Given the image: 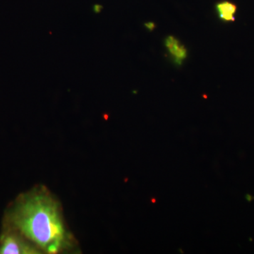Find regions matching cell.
Instances as JSON below:
<instances>
[{
	"label": "cell",
	"instance_id": "4",
	"mask_svg": "<svg viewBox=\"0 0 254 254\" xmlns=\"http://www.w3.org/2000/svg\"><path fill=\"white\" fill-rule=\"evenodd\" d=\"M165 43L167 49L170 52V54L176 59L177 62L181 63L182 60L187 58L186 48L182 46L180 42L177 41L176 38H174L173 36H168L165 39Z\"/></svg>",
	"mask_w": 254,
	"mask_h": 254
},
{
	"label": "cell",
	"instance_id": "2",
	"mask_svg": "<svg viewBox=\"0 0 254 254\" xmlns=\"http://www.w3.org/2000/svg\"><path fill=\"white\" fill-rule=\"evenodd\" d=\"M41 251L21 233L2 225L0 233V254H38Z\"/></svg>",
	"mask_w": 254,
	"mask_h": 254
},
{
	"label": "cell",
	"instance_id": "5",
	"mask_svg": "<svg viewBox=\"0 0 254 254\" xmlns=\"http://www.w3.org/2000/svg\"><path fill=\"white\" fill-rule=\"evenodd\" d=\"M93 11L96 14H99L101 12L102 9H103V6L100 4H95L93 7Z\"/></svg>",
	"mask_w": 254,
	"mask_h": 254
},
{
	"label": "cell",
	"instance_id": "1",
	"mask_svg": "<svg viewBox=\"0 0 254 254\" xmlns=\"http://www.w3.org/2000/svg\"><path fill=\"white\" fill-rule=\"evenodd\" d=\"M2 225L21 233L42 254L68 253L78 247L65 221L61 203L43 185L18 195L5 210Z\"/></svg>",
	"mask_w": 254,
	"mask_h": 254
},
{
	"label": "cell",
	"instance_id": "6",
	"mask_svg": "<svg viewBox=\"0 0 254 254\" xmlns=\"http://www.w3.org/2000/svg\"><path fill=\"white\" fill-rule=\"evenodd\" d=\"M145 26L146 27L147 29L149 30V31H153L155 27V25L154 23L148 22L145 23Z\"/></svg>",
	"mask_w": 254,
	"mask_h": 254
},
{
	"label": "cell",
	"instance_id": "3",
	"mask_svg": "<svg viewBox=\"0 0 254 254\" xmlns=\"http://www.w3.org/2000/svg\"><path fill=\"white\" fill-rule=\"evenodd\" d=\"M216 11L219 18L224 22H234L235 21L237 6L232 1L224 0L217 3Z\"/></svg>",
	"mask_w": 254,
	"mask_h": 254
}]
</instances>
